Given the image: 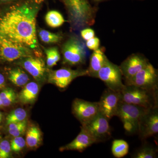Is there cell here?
I'll return each mask as SVG.
<instances>
[{
	"label": "cell",
	"mask_w": 158,
	"mask_h": 158,
	"mask_svg": "<svg viewBox=\"0 0 158 158\" xmlns=\"http://www.w3.org/2000/svg\"><path fill=\"white\" fill-rule=\"evenodd\" d=\"M17 0H0V4H6L11 2H15Z\"/></svg>",
	"instance_id": "obj_33"
},
{
	"label": "cell",
	"mask_w": 158,
	"mask_h": 158,
	"mask_svg": "<svg viewBox=\"0 0 158 158\" xmlns=\"http://www.w3.org/2000/svg\"><path fill=\"white\" fill-rule=\"evenodd\" d=\"M3 105L2 103V101H1V99H0V108L2 107Z\"/></svg>",
	"instance_id": "obj_36"
},
{
	"label": "cell",
	"mask_w": 158,
	"mask_h": 158,
	"mask_svg": "<svg viewBox=\"0 0 158 158\" xmlns=\"http://www.w3.org/2000/svg\"><path fill=\"white\" fill-rule=\"evenodd\" d=\"M122 77L119 66L110 62L108 59L99 71L97 78L102 80L109 89L120 92L125 86L123 83Z\"/></svg>",
	"instance_id": "obj_6"
},
{
	"label": "cell",
	"mask_w": 158,
	"mask_h": 158,
	"mask_svg": "<svg viewBox=\"0 0 158 158\" xmlns=\"http://www.w3.org/2000/svg\"><path fill=\"white\" fill-rule=\"evenodd\" d=\"M27 114V111L22 108H17L11 111L6 117V124L20 122L26 120Z\"/></svg>",
	"instance_id": "obj_25"
},
{
	"label": "cell",
	"mask_w": 158,
	"mask_h": 158,
	"mask_svg": "<svg viewBox=\"0 0 158 158\" xmlns=\"http://www.w3.org/2000/svg\"><path fill=\"white\" fill-rule=\"evenodd\" d=\"M147 109L130 104L120 101L116 116H118L123 123V127L129 135L138 133V124L141 116Z\"/></svg>",
	"instance_id": "obj_3"
},
{
	"label": "cell",
	"mask_w": 158,
	"mask_h": 158,
	"mask_svg": "<svg viewBox=\"0 0 158 158\" xmlns=\"http://www.w3.org/2000/svg\"><path fill=\"white\" fill-rule=\"evenodd\" d=\"M158 132V106L147 109L141 116L138 124V132L142 140Z\"/></svg>",
	"instance_id": "obj_11"
},
{
	"label": "cell",
	"mask_w": 158,
	"mask_h": 158,
	"mask_svg": "<svg viewBox=\"0 0 158 158\" xmlns=\"http://www.w3.org/2000/svg\"><path fill=\"white\" fill-rule=\"evenodd\" d=\"M81 35L82 38L87 41L95 36V32L93 29L86 28L81 31Z\"/></svg>",
	"instance_id": "obj_31"
},
{
	"label": "cell",
	"mask_w": 158,
	"mask_h": 158,
	"mask_svg": "<svg viewBox=\"0 0 158 158\" xmlns=\"http://www.w3.org/2000/svg\"><path fill=\"white\" fill-rule=\"evenodd\" d=\"M108 59L101 49L94 51L90 56L89 67L87 69L88 76L97 78L99 71Z\"/></svg>",
	"instance_id": "obj_16"
},
{
	"label": "cell",
	"mask_w": 158,
	"mask_h": 158,
	"mask_svg": "<svg viewBox=\"0 0 158 158\" xmlns=\"http://www.w3.org/2000/svg\"><path fill=\"white\" fill-rule=\"evenodd\" d=\"M27 128L26 132V145L29 148H36L42 141L41 131L35 125L31 126Z\"/></svg>",
	"instance_id": "obj_18"
},
{
	"label": "cell",
	"mask_w": 158,
	"mask_h": 158,
	"mask_svg": "<svg viewBox=\"0 0 158 158\" xmlns=\"http://www.w3.org/2000/svg\"><path fill=\"white\" fill-rule=\"evenodd\" d=\"M38 34L41 41L47 44L58 43L62 39L61 34L52 33L44 29H39Z\"/></svg>",
	"instance_id": "obj_23"
},
{
	"label": "cell",
	"mask_w": 158,
	"mask_h": 158,
	"mask_svg": "<svg viewBox=\"0 0 158 158\" xmlns=\"http://www.w3.org/2000/svg\"><path fill=\"white\" fill-rule=\"evenodd\" d=\"M157 148L149 144H143L133 154L132 158H155L157 156Z\"/></svg>",
	"instance_id": "obj_21"
},
{
	"label": "cell",
	"mask_w": 158,
	"mask_h": 158,
	"mask_svg": "<svg viewBox=\"0 0 158 158\" xmlns=\"http://www.w3.org/2000/svg\"><path fill=\"white\" fill-rule=\"evenodd\" d=\"M11 151L10 143L9 141L3 140L0 141V158L10 157Z\"/></svg>",
	"instance_id": "obj_29"
},
{
	"label": "cell",
	"mask_w": 158,
	"mask_h": 158,
	"mask_svg": "<svg viewBox=\"0 0 158 158\" xmlns=\"http://www.w3.org/2000/svg\"><path fill=\"white\" fill-rule=\"evenodd\" d=\"M38 8L28 3L12 6L0 13V35L35 51L39 48L36 30Z\"/></svg>",
	"instance_id": "obj_1"
},
{
	"label": "cell",
	"mask_w": 158,
	"mask_h": 158,
	"mask_svg": "<svg viewBox=\"0 0 158 158\" xmlns=\"http://www.w3.org/2000/svg\"><path fill=\"white\" fill-rule=\"evenodd\" d=\"M72 110L73 115L82 125L91 121L99 113L98 102H88L79 98L73 101Z\"/></svg>",
	"instance_id": "obj_10"
},
{
	"label": "cell",
	"mask_w": 158,
	"mask_h": 158,
	"mask_svg": "<svg viewBox=\"0 0 158 158\" xmlns=\"http://www.w3.org/2000/svg\"><path fill=\"white\" fill-rule=\"evenodd\" d=\"M93 1L96 2H103V1H106V0H93Z\"/></svg>",
	"instance_id": "obj_34"
},
{
	"label": "cell",
	"mask_w": 158,
	"mask_h": 158,
	"mask_svg": "<svg viewBox=\"0 0 158 158\" xmlns=\"http://www.w3.org/2000/svg\"><path fill=\"white\" fill-rule=\"evenodd\" d=\"M109 120L101 113L82 127L94 139L96 143L103 142L111 137V129Z\"/></svg>",
	"instance_id": "obj_8"
},
{
	"label": "cell",
	"mask_w": 158,
	"mask_h": 158,
	"mask_svg": "<svg viewBox=\"0 0 158 158\" xmlns=\"http://www.w3.org/2000/svg\"><path fill=\"white\" fill-rule=\"evenodd\" d=\"M41 0H39V1H40ZM41 1H43V0H41Z\"/></svg>",
	"instance_id": "obj_37"
},
{
	"label": "cell",
	"mask_w": 158,
	"mask_h": 158,
	"mask_svg": "<svg viewBox=\"0 0 158 158\" xmlns=\"http://www.w3.org/2000/svg\"><path fill=\"white\" fill-rule=\"evenodd\" d=\"M100 45V39L98 37H94L88 40L86 42V46L89 49L95 51L99 48Z\"/></svg>",
	"instance_id": "obj_30"
},
{
	"label": "cell",
	"mask_w": 158,
	"mask_h": 158,
	"mask_svg": "<svg viewBox=\"0 0 158 158\" xmlns=\"http://www.w3.org/2000/svg\"><path fill=\"white\" fill-rule=\"evenodd\" d=\"M13 138L10 142L11 151L15 153L19 152L26 146V141L21 136Z\"/></svg>",
	"instance_id": "obj_28"
},
{
	"label": "cell",
	"mask_w": 158,
	"mask_h": 158,
	"mask_svg": "<svg viewBox=\"0 0 158 158\" xmlns=\"http://www.w3.org/2000/svg\"><path fill=\"white\" fill-rule=\"evenodd\" d=\"M2 113L0 112V123H1V121H2Z\"/></svg>",
	"instance_id": "obj_35"
},
{
	"label": "cell",
	"mask_w": 158,
	"mask_h": 158,
	"mask_svg": "<svg viewBox=\"0 0 158 158\" xmlns=\"http://www.w3.org/2000/svg\"><path fill=\"white\" fill-rule=\"evenodd\" d=\"M129 146L127 142L121 139H116L113 141L112 152L113 156L117 158L123 157L129 152Z\"/></svg>",
	"instance_id": "obj_20"
},
{
	"label": "cell",
	"mask_w": 158,
	"mask_h": 158,
	"mask_svg": "<svg viewBox=\"0 0 158 158\" xmlns=\"http://www.w3.org/2000/svg\"><path fill=\"white\" fill-rule=\"evenodd\" d=\"M20 60V65L35 80L38 82L44 81L48 71L42 58L33 56Z\"/></svg>",
	"instance_id": "obj_14"
},
{
	"label": "cell",
	"mask_w": 158,
	"mask_h": 158,
	"mask_svg": "<svg viewBox=\"0 0 158 158\" xmlns=\"http://www.w3.org/2000/svg\"><path fill=\"white\" fill-rule=\"evenodd\" d=\"M8 79L17 87H23L30 81V78L24 70L20 67L11 69L8 72Z\"/></svg>",
	"instance_id": "obj_19"
},
{
	"label": "cell",
	"mask_w": 158,
	"mask_h": 158,
	"mask_svg": "<svg viewBox=\"0 0 158 158\" xmlns=\"http://www.w3.org/2000/svg\"><path fill=\"white\" fill-rule=\"evenodd\" d=\"M46 55V63L48 67L51 68L57 65L61 59L60 53L57 47L49 48L44 49Z\"/></svg>",
	"instance_id": "obj_26"
},
{
	"label": "cell",
	"mask_w": 158,
	"mask_h": 158,
	"mask_svg": "<svg viewBox=\"0 0 158 158\" xmlns=\"http://www.w3.org/2000/svg\"><path fill=\"white\" fill-rule=\"evenodd\" d=\"M27 120L22 122L10 123L8 125V132L13 137H19L23 135L27 131Z\"/></svg>",
	"instance_id": "obj_27"
},
{
	"label": "cell",
	"mask_w": 158,
	"mask_h": 158,
	"mask_svg": "<svg viewBox=\"0 0 158 158\" xmlns=\"http://www.w3.org/2000/svg\"><path fill=\"white\" fill-rule=\"evenodd\" d=\"M17 98V94L11 88H5L0 93V99L2 103L3 106H10L15 103Z\"/></svg>",
	"instance_id": "obj_24"
},
{
	"label": "cell",
	"mask_w": 158,
	"mask_h": 158,
	"mask_svg": "<svg viewBox=\"0 0 158 158\" xmlns=\"http://www.w3.org/2000/svg\"><path fill=\"white\" fill-rule=\"evenodd\" d=\"M122 101L148 109L158 106V91L125 85L120 92Z\"/></svg>",
	"instance_id": "obj_2"
},
{
	"label": "cell",
	"mask_w": 158,
	"mask_h": 158,
	"mask_svg": "<svg viewBox=\"0 0 158 158\" xmlns=\"http://www.w3.org/2000/svg\"><path fill=\"white\" fill-rule=\"evenodd\" d=\"M6 85V79L2 74L0 73V90L4 89Z\"/></svg>",
	"instance_id": "obj_32"
},
{
	"label": "cell",
	"mask_w": 158,
	"mask_h": 158,
	"mask_svg": "<svg viewBox=\"0 0 158 158\" xmlns=\"http://www.w3.org/2000/svg\"><path fill=\"white\" fill-rule=\"evenodd\" d=\"M39 91V86L36 82H31L26 84L20 92L18 98L24 104L34 103Z\"/></svg>",
	"instance_id": "obj_17"
},
{
	"label": "cell",
	"mask_w": 158,
	"mask_h": 158,
	"mask_svg": "<svg viewBox=\"0 0 158 158\" xmlns=\"http://www.w3.org/2000/svg\"><path fill=\"white\" fill-rule=\"evenodd\" d=\"M33 56V50L0 35V59L3 61L12 62Z\"/></svg>",
	"instance_id": "obj_5"
},
{
	"label": "cell",
	"mask_w": 158,
	"mask_h": 158,
	"mask_svg": "<svg viewBox=\"0 0 158 158\" xmlns=\"http://www.w3.org/2000/svg\"><path fill=\"white\" fill-rule=\"evenodd\" d=\"M120 101V92L107 88L102 94L99 101L98 102L99 113L110 120L116 116Z\"/></svg>",
	"instance_id": "obj_12"
},
{
	"label": "cell",
	"mask_w": 158,
	"mask_h": 158,
	"mask_svg": "<svg viewBox=\"0 0 158 158\" xmlns=\"http://www.w3.org/2000/svg\"><path fill=\"white\" fill-rule=\"evenodd\" d=\"M149 62L142 54H133L129 56L119 66L125 81L131 80Z\"/></svg>",
	"instance_id": "obj_13"
},
{
	"label": "cell",
	"mask_w": 158,
	"mask_h": 158,
	"mask_svg": "<svg viewBox=\"0 0 158 158\" xmlns=\"http://www.w3.org/2000/svg\"><path fill=\"white\" fill-rule=\"evenodd\" d=\"M126 85H133L146 90L158 91V70L150 62Z\"/></svg>",
	"instance_id": "obj_7"
},
{
	"label": "cell",
	"mask_w": 158,
	"mask_h": 158,
	"mask_svg": "<svg viewBox=\"0 0 158 158\" xmlns=\"http://www.w3.org/2000/svg\"><path fill=\"white\" fill-rule=\"evenodd\" d=\"M47 24L52 28L61 27L65 22V20L59 11L56 10L49 11L45 17Z\"/></svg>",
	"instance_id": "obj_22"
},
{
	"label": "cell",
	"mask_w": 158,
	"mask_h": 158,
	"mask_svg": "<svg viewBox=\"0 0 158 158\" xmlns=\"http://www.w3.org/2000/svg\"><path fill=\"white\" fill-rule=\"evenodd\" d=\"M94 143L96 142L94 139L81 127V132L76 138L70 143L60 148V150H75L82 152Z\"/></svg>",
	"instance_id": "obj_15"
},
{
	"label": "cell",
	"mask_w": 158,
	"mask_h": 158,
	"mask_svg": "<svg viewBox=\"0 0 158 158\" xmlns=\"http://www.w3.org/2000/svg\"><path fill=\"white\" fill-rule=\"evenodd\" d=\"M88 76L87 69H72L63 68L55 70H49L48 73L49 83L58 88L64 89L77 78Z\"/></svg>",
	"instance_id": "obj_9"
},
{
	"label": "cell",
	"mask_w": 158,
	"mask_h": 158,
	"mask_svg": "<svg viewBox=\"0 0 158 158\" xmlns=\"http://www.w3.org/2000/svg\"><path fill=\"white\" fill-rule=\"evenodd\" d=\"M62 54L64 64L75 66L85 63L87 52L84 42L78 37L72 36L62 45Z\"/></svg>",
	"instance_id": "obj_4"
}]
</instances>
